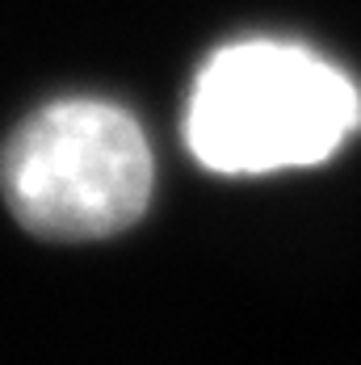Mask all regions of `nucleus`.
<instances>
[{
    "instance_id": "1",
    "label": "nucleus",
    "mask_w": 361,
    "mask_h": 365,
    "mask_svg": "<svg viewBox=\"0 0 361 365\" xmlns=\"http://www.w3.org/2000/svg\"><path fill=\"white\" fill-rule=\"evenodd\" d=\"M361 126L357 84L307 46L253 38L210 55L198 72L185 143L227 177L307 168Z\"/></svg>"
},
{
    "instance_id": "2",
    "label": "nucleus",
    "mask_w": 361,
    "mask_h": 365,
    "mask_svg": "<svg viewBox=\"0 0 361 365\" xmlns=\"http://www.w3.org/2000/svg\"><path fill=\"white\" fill-rule=\"evenodd\" d=\"M151 147L113 101L68 97L30 113L0 151V189L21 227L46 240H106L151 202Z\"/></svg>"
}]
</instances>
